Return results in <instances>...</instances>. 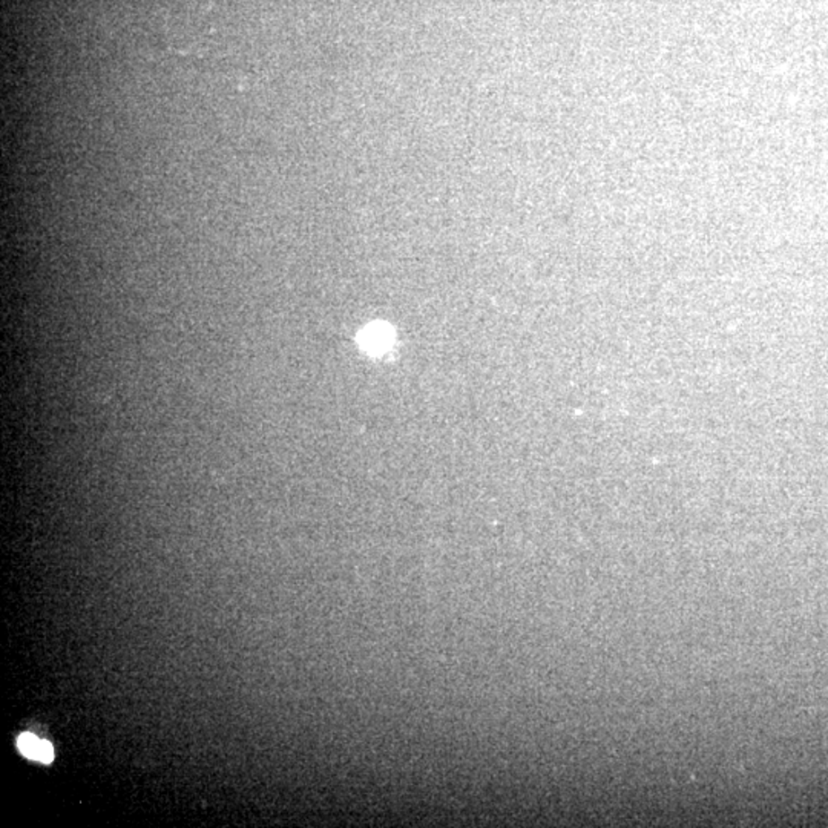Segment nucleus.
I'll use <instances>...</instances> for the list:
<instances>
[{
    "instance_id": "nucleus-1",
    "label": "nucleus",
    "mask_w": 828,
    "mask_h": 828,
    "mask_svg": "<svg viewBox=\"0 0 828 828\" xmlns=\"http://www.w3.org/2000/svg\"><path fill=\"white\" fill-rule=\"evenodd\" d=\"M17 745L22 754L27 758L39 761V763H51L54 760V749L48 741L39 739L36 735L23 734L17 739Z\"/></svg>"
},
{
    "instance_id": "nucleus-2",
    "label": "nucleus",
    "mask_w": 828,
    "mask_h": 828,
    "mask_svg": "<svg viewBox=\"0 0 828 828\" xmlns=\"http://www.w3.org/2000/svg\"><path fill=\"white\" fill-rule=\"evenodd\" d=\"M390 330L380 326H370L361 333L359 343L369 352H380L386 350L390 344Z\"/></svg>"
}]
</instances>
